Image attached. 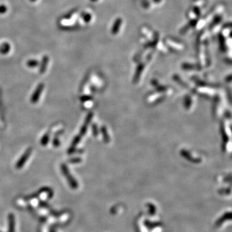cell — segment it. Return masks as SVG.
I'll list each match as a JSON object with an SVG mask.
<instances>
[{"label":"cell","instance_id":"cell-1","mask_svg":"<svg viewBox=\"0 0 232 232\" xmlns=\"http://www.w3.org/2000/svg\"><path fill=\"white\" fill-rule=\"evenodd\" d=\"M61 170L64 176H65L66 179H67L68 184L73 189L77 188L78 187V183L77 181H76L75 179L70 175L67 166H66L65 164H62L61 165Z\"/></svg>","mask_w":232,"mask_h":232},{"label":"cell","instance_id":"cell-2","mask_svg":"<svg viewBox=\"0 0 232 232\" xmlns=\"http://www.w3.org/2000/svg\"><path fill=\"white\" fill-rule=\"evenodd\" d=\"M32 148H27L26 150V151L23 153V154L21 155L18 162H16V168L17 169H21V168L23 167L27 161H28L29 158L30 157L32 154Z\"/></svg>","mask_w":232,"mask_h":232},{"label":"cell","instance_id":"cell-3","mask_svg":"<svg viewBox=\"0 0 232 232\" xmlns=\"http://www.w3.org/2000/svg\"><path fill=\"white\" fill-rule=\"evenodd\" d=\"M44 86H45V85H44L43 83H39L37 86L36 90H34L33 94L32 95L30 98V101L34 104H35L39 101L41 93L44 89Z\"/></svg>","mask_w":232,"mask_h":232},{"label":"cell","instance_id":"cell-4","mask_svg":"<svg viewBox=\"0 0 232 232\" xmlns=\"http://www.w3.org/2000/svg\"><path fill=\"white\" fill-rule=\"evenodd\" d=\"M9 221V229L8 232L15 231V218L14 214L10 213L8 216Z\"/></svg>","mask_w":232,"mask_h":232},{"label":"cell","instance_id":"cell-5","mask_svg":"<svg viewBox=\"0 0 232 232\" xmlns=\"http://www.w3.org/2000/svg\"><path fill=\"white\" fill-rule=\"evenodd\" d=\"M48 58L47 56H45L43 59V61H42L40 68H39V73L43 74L44 72H45L46 69V66H47V65H48Z\"/></svg>","mask_w":232,"mask_h":232},{"label":"cell","instance_id":"cell-6","mask_svg":"<svg viewBox=\"0 0 232 232\" xmlns=\"http://www.w3.org/2000/svg\"><path fill=\"white\" fill-rule=\"evenodd\" d=\"M38 192H39V194H40V193H43V192H45V193H46V192H47V194H48V199H50L52 198L53 195H54L52 190H51L50 188L47 187V186H45V187L41 188L40 190H39Z\"/></svg>","mask_w":232,"mask_h":232},{"label":"cell","instance_id":"cell-7","mask_svg":"<svg viewBox=\"0 0 232 232\" xmlns=\"http://www.w3.org/2000/svg\"><path fill=\"white\" fill-rule=\"evenodd\" d=\"M49 139H50V135H49V134L46 133V134H45L43 135V137H42L41 139L40 143L42 146H46L49 141Z\"/></svg>","mask_w":232,"mask_h":232},{"label":"cell","instance_id":"cell-8","mask_svg":"<svg viewBox=\"0 0 232 232\" xmlns=\"http://www.w3.org/2000/svg\"><path fill=\"white\" fill-rule=\"evenodd\" d=\"M147 207L148 208V211H149V214L150 215H154L156 213V208H155V206L154 205V204H152L151 203H149L147 204Z\"/></svg>","mask_w":232,"mask_h":232},{"label":"cell","instance_id":"cell-9","mask_svg":"<svg viewBox=\"0 0 232 232\" xmlns=\"http://www.w3.org/2000/svg\"><path fill=\"white\" fill-rule=\"evenodd\" d=\"M145 225H146V226L147 227V228H150V229H152V228H155V226H158V225H159V223H151V222L150 221H148V220H146V221H145Z\"/></svg>","mask_w":232,"mask_h":232},{"label":"cell","instance_id":"cell-10","mask_svg":"<svg viewBox=\"0 0 232 232\" xmlns=\"http://www.w3.org/2000/svg\"><path fill=\"white\" fill-rule=\"evenodd\" d=\"M27 65L29 67H35V66L38 65V61L36 60H29L27 62Z\"/></svg>","mask_w":232,"mask_h":232},{"label":"cell","instance_id":"cell-11","mask_svg":"<svg viewBox=\"0 0 232 232\" xmlns=\"http://www.w3.org/2000/svg\"><path fill=\"white\" fill-rule=\"evenodd\" d=\"M53 145L54 147H58L60 146V141H59L58 138H54V139L53 140Z\"/></svg>","mask_w":232,"mask_h":232},{"label":"cell","instance_id":"cell-12","mask_svg":"<svg viewBox=\"0 0 232 232\" xmlns=\"http://www.w3.org/2000/svg\"><path fill=\"white\" fill-rule=\"evenodd\" d=\"M0 232H1V231H0Z\"/></svg>","mask_w":232,"mask_h":232}]
</instances>
